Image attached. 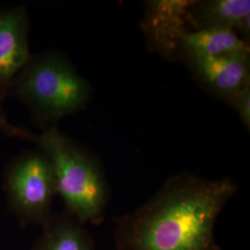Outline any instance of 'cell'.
Listing matches in <instances>:
<instances>
[{
    "mask_svg": "<svg viewBox=\"0 0 250 250\" xmlns=\"http://www.w3.org/2000/svg\"><path fill=\"white\" fill-rule=\"evenodd\" d=\"M237 189L230 178L171 176L148 201L115 221L116 250H223L215 224Z\"/></svg>",
    "mask_w": 250,
    "mask_h": 250,
    "instance_id": "6da1fadb",
    "label": "cell"
},
{
    "mask_svg": "<svg viewBox=\"0 0 250 250\" xmlns=\"http://www.w3.org/2000/svg\"><path fill=\"white\" fill-rule=\"evenodd\" d=\"M33 142L51 162L57 194L72 217L82 224H102L109 195L99 162L53 125L35 134Z\"/></svg>",
    "mask_w": 250,
    "mask_h": 250,
    "instance_id": "7a4b0ae2",
    "label": "cell"
},
{
    "mask_svg": "<svg viewBox=\"0 0 250 250\" xmlns=\"http://www.w3.org/2000/svg\"><path fill=\"white\" fill-rule=\"evenodd\" d=\"M11 89L41 124H52L79 111L91 94L88 82L67 60L52 52L32 56Z\"/></svg>",
    "mask_w": 250,
    "mask_h": 250,
    "instance_id": "3957f363",
    "label": "cell"
},
{
    "mask_svg": "<svg viewBox=\"0 0 250 250\" xmlns=\"http://www.w3.org/2000/svg\"><path fill=\"white\" fill-rule=\"evenodd\" d=\"M6 184L17 212L29 220H48L57 186L52 164L40 148L22 153L11 163Z\"/></svg>",
    "mask_w": 250,
    "mask_h": 250,
    "instance_id": "277c9868",
    "label": "cell"
},
{
    "mask_svg": "<svg viewBox=\"0 0 250 250\" xmlns=\"http://www.w3.org/2000/svg\"><path fill=\"white\" fill-rule=\"evenodd\" d=\"M32 55L29 48V19L22 6L0 9V94L11 90L19 72Z\"/></svg>",
    "mask_w": 250,
    "mask_h": 250,
    "instance_id": "5b68a950",
    "label": "cell"
},
{
    "mask_svg": "<svg viewBox=\"0 0 250 250\" xmlns=\"http://www.w3.org/2000/svg\"><path fill=\"white\" fill-rule=\"evenodd\" d=\"M196 1L154 0L146 4L143 30L150 45L164 56L178 50L188 31L189 16Z\"/></svg>",
    "mask_w": 250,
    "mask_h": 250,
    "instance_id": "8992f818",
    "label": "cell"
},
{
    "mask_svg": "<svg viewBox=\"0 0 250 250\" xmlns=\"http://www.w3.org/2000/svg\"><path fill=\"white\" fill-rule=\"evenodd\" d=\"M189 62L201 82L224 100L250 83V54L190 59Z\"/></svg>",
    "mask_w": 250,
    "mask_h": 250,
    "instance_id": "52a82bcc",
    "label": "cell"
},
{
    "mask_svg": "<svg viewBox=\"0 0 250 250\" xmlns=\"http://www.w3.org/2000/svg\"><path fill=\"white\" fill-rule=\"evenodd\" d=\"M189 24L195 30L224 28L237 32L247 41L250 33V0L196 1L189 16ZM194 30V31H195Z\"/></svg>",
    "mask_w": 250,
    "mask_h": 250,
    "instance_id": "ba28073f",
    "label": "cell"
},
{
    "mask_svg": "<svg viewBox=\"0 0 250 250\" xmlns=\"http://www.w3.org/2000/svg\"><path fill=\"white\" fill-rule=\"evenodd\" d=\"M180 48L188 60L231 54H250V45L232 30L206 28L188 32Z\"/></svg>",
    "mask_w": 250,
    "mask_h": 250,
    "instance_id": "9c48e42d",
    "label": "cell"
},
{
    "mask_svg": "<svg viewBox=\"0 0 250 250\" xmlns=\"http://www.w3.org/2000/svg\"><path fill=\"white\" fill-rule=\"evenodd\" d=\"M46 229L36 250H95L89 233L74 217L47 220Z\"/></svg>",
    "mask_w": 250,
    "mask_h": 250,
    "instance_id": "30bf717a",
    "label": "cell"
},
{
    "mask_svg": "<svg viewBox=\"0 0 250 250\" xmlns=\"http://www.w3.org/2000/svg\"><path fill=\"white\" fill-rule=\"evenodd\" d=\"M231 104L241 118L243 124L250 130V83L233 94L226 100Z\"/></svg>",
    "mask_w": 250,
    "mask_h": 250,
    "instance_id": "8fae6325",
    "label": "cell"
},
{
    "mask_svg": "<svg viewBox=\"0 0 250 250\" xmlns=\"http://www.w3.org/2000/svg\"><path fill=\"white\" fill-rule=\"evenodd\" d=\"M3 96L0 94V133L5 135H8L9 137H15L21 139H26L33 141L35 134L29 133L26 130L18 127L16 125L11 124L9 122L6 113L4 112V109L2 107V99Z\"/></svg>",
    "mask_w": 250,
    "mask_h": 250,
    "instance_id": "7c38bea8",
    "label": "cell"
}]
</instances>
